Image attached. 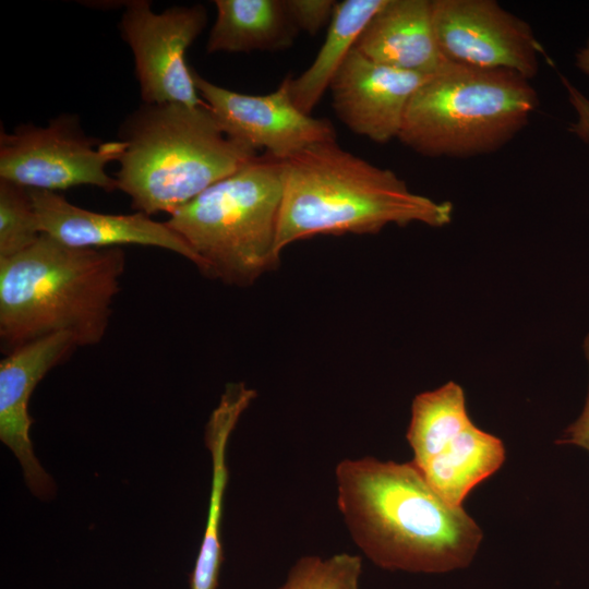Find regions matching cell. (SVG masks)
Masks as SVG:
<instances>
[{"label": "cell", "instance_id": "11", "mask_svg": "<svg viewBox=\"0 0 589 589\" xmlns=\"http://www.w3.org/2000/svg\"><path fill=\"white\" fill-rule=\"evenodd\" d=\"M200 97L224 131L254 149L285 160L311 146L337 142L333 123L297 108L288 75L266 95H248L221 87L192 70Z\"/></svg>", "mask_w": 589, "mask_h": 589}, {"label": "cell", "instance_id": "4", "mask_svg": "<svg viewBox=\"0 0 589 589\" xmlns=\"http://www.w3.org/2000/svg\"><path fill=\"white\" fill-rule=\"evenodd\" d=\"M122 128L118 190L148 216L172 214L257 156L224 131L206 104H143Z\"/></svg>", "mask_w": 589, "mask_h": 589}, {"label": "cell", "instance_id": "17", "mask_svg": "<svg viewBox=\"0 0 589 589\" xmlns=\"http://www.w3.org/2000/svg\"><path fill=\"white\" fill-rule=\"evenodd\" d=\"M206 51L250 52L289 48L299 32L284 0H215Z\"/></svg>", "mask_w": 589, "mask_h": 589}, {"label": "cell", "instance_id": "2", "mask_svg": "<svg viewBox=\"0 0 589 589\" xmlns=\"http://www.w3.org/2000/svg\"><path fill=\"white\" fill-rule=\"evenodd\" d=\"M277 251L317 235L377 233L388 225L444 227L453 204L412 192L390 169L337 142L311 146L285 160Z\"/></svg>", "mask_w": 589, "mask_h": 589}, {"label": "cell", "instance_id": "12", "mask_svg": "<svg viewBox=\"0 0 589 589\" xmlns=\"http://www.w3.org/2000/svg\"><path fill=\"white\" fill-rule=\"evenodd\" d=\"M76 348L71 335L59 333L16 348L0 362V440L17 458L28 489L39 498L52 496L55 483L34 454L28 405L37 384Z\"/></svg>", "mask_w": 589, "mask_h": 589}, {"label": "cell", "instance_id": "9", "mask_svg": "<svg viewBox=\"0 0 589 589\" xmlns=\"http://www.w3.org/2000/svg\"><path fill=\"white\" fill-rule=\"evenodd\" d=\"M206 22L207 12L202 4L176 5L155 12L145 0L127 3L120 31L133 55L144 104H205L184 56Z\"/></svg>", "mask_w": 589, "mask_h": 589}, {"label": "cell", "instance_id": "13", "mask_svg": "<svg viewBox=\"0 0 589 589\" xmlns=\"http://www.w3.org/2000/svg\"><path fill=\"white\" fill-rule=\"evenodd\" d=\"M430 76L375 63L353 48L329 85L332 105L351 132L385 144L398 137L412 95Z\"/></svg>", "mask_w": 589, "mask_h": 589}, {"label": "cell", "instance_id": "7", "mask_svg": "<svg viewBox=\"0 0 589 589\" xmlns=\"http://www.w3.org/2000/svg\"><path fill=\"white\" fill-rule=\"evenodd\" d=\"M407 440L412 464L449 505L462 507L469 492L504 462L503 442L470 419L464 389L455 382L417 395Z\"/></svg>", "mask_w": 589, "mask_h": 589}, {"label": "cell", "instance_id": "21", "mask_svg": "<svg viewBox=\"0 0 589 589\" xmlns=\"http://www.w3.org/2000/svg\"><path fill=\"white\" fill-rule=\"evenodd\" d=\"M284 3L297 28L309 35L329 24L337 4L334 0H284Z\"/></svg>", "mask_w": 589, "mask_h": 589}, {"label": "cell", "instance_id": "19", "mask_svg": "<svg viewBox=\"0 0 589 589\" xmlns=\"http://www.w3.org/2000/svg\"><path fill=\"white\" fill-rule=\"evenodd\" d=\"M40 235L29 190L0 179V260L28 249Z\"/></svg>", "mask_w": 589, "mask_h": 589}, {"label": "cell", "instance_id": "15", "mask_svg": "<svg viewBox=\"0 0 589 589\" xmlns=\"http://www.w3.org/2000/svg\"><path fill=\"white\" fill-rule=\"evenodd\" d=\"M354 49L375 63L422 75L448 63L436 40L432 0H387Z\"/></svg>", "mask_w": 589, "mask_h": 589}, {"label": "cell", "instance_id": "16", "mask_svg": "<svg viewBox=\"0 0 589 589\" xmlns=\"http://www.w3.org/2000/svg\"><path fill=\"white\" fill-rule=\"evenodd\" d=\"M255 395V392L248 388L244 383H229L205 428V445L212 456V485L206 527L190 577L191 589H216L218 584L219 569L224 561L219 532L228 481L227 445L237 422Z\"/></svg>", "mask_w": 589, "mask_h": 589}, {"label": "cell", "instance_id": "5", "mask_svg": "<svg viewBox=\"0 0 589 589\" xmlns=\"http://www.w3.org/2000/svg\"><path fill=\"white\" fill-rule=\"evenodd\" d=\"M281 160L256 156L170 214L166 224L194 251L205 275L247 287L275 268Z\"/></svg>", "mask_w": 589, "mask_h": 589}, {"label": "cell", "instance_id": "6", "mask_svg": "<svg viewBox=\"0 0 589 589\" xmlns=\"http://www.w3.org/2000/svg\"><path fill=\"white\" fill-rule=\"evenodd\" d=\"M529 81L508 70L448 62L412 95L397 139L428 157L492 153L536 110L539 99Z\"/></svg>", "mask_w": 589, "mask_h": 589}, {"label": "cell", "instance_id": "20", "mask_svg": "<svg viewBox=\"0 0 589 589\" xmlns=\"http://www.w3.org/2000/svg\"><path fill=\"white\" fill-rule=\"evenodd\" d=\"M361 572L359 555L303 556L291 567L279 589H360Z\"/></svg>", "mask_w": 589, "mask_h": 589}, {"label": "cell", "instance_id": "10", "mask_svg": "<svg viewBox=\"0 0 589 589\" xmlns=\"http://www.w3.org/2000/svg\"><path fill=\"white\" fill-rule=\"evenodd\" d=\"M436 40L452 63L503 69L531 80L542 48L531 26L494 0H432Z\"/></svg>", "mask_w": 589, "mask_h": 589}, {"label": "cell", "instance_id": "22", "mask_svg": "<svg viewBox=\"0 0 589 589\" xmlns=\"http://www.w3.org/2000/svg\"><path fill=\"white\" fill-rule=\"evenodd\" d=\"M561 80L567 92L568 101L577 116V120L570 124L569 130L589 143V98L565 76H561Z\"/></svg>", "mask_w": 589, "mask_h": 589}, {"label": "cell", "instance_id": "24", "mask_svg": "<svg viewBox=\"0 0 589 589\" xmlns=\"http://www.w3.org/2000/svg\"><path fill=\"white\" fill-rule=\"evenodd\" d=\"M576 67L589 75V38L584 47L576 52Z\"/></svg>", "mask_w": 589, "mask_h": 589}, {"label": "cell", "instance_id": "3", "mask_svg": "<svg viewBox=\"0 0 589 589\" xmlns=\"http://www.w3.org/2000/svg\"><path fill=\"white\" fill-rule=\"evenodd\" d=\"M125 269L120 248H75L41 233L0 260V340L7 353L53 334L77 347L99 344Z\"/></svg>", "mask_w": 589, "mask_h": 589}, {"label": "cell", "instance_id": "23", "mask_svg": "<svg viewBox=\"0 0 589 589\" xmlns=\"http://www.w3.org/2000/svg\"><path fill=\"white\" fill-rule=\"evenodd\" d=\"M584 352L589 365V334L584 339ZM558 443L577 445L589 452V388L580 416L565 430Z\"/></svg>", "mask_w": 589, "mask_h": 589}, {"label": "cell", "instance_id": "18", "mask_svg": "<svg viewBox=\"0 0 589 589\" xmlns=\"http://www.w3.org/2000/svg\"><path fill=\"white\" fill-rule=\"evenodd\" d=\"M387 0H344L337 2L325 40L311 65L290 80L291 98L302 112L311 115L348 53Z\"/></svg>", "mask_w": 589, "mask_h": 589}, {"label": "cell", "instance_id": "1", "mask_svg": "<svg viewBox=\"0 0 589 589\" xmlns=\"http://www.w3.org/2000/svg\"><path fill=\"white\" fill-rule=\"evenodd\" d=\"M337 506L353 542L381 568L442 574L467 567L482 531L447 504L410 462L344 459Z\"/></svg>", "mask_w": 589, "mask_h": 589}, {"label": "cell", "instance_id": "14", "mask_svg": "<svg viewBox=\"0 0 589 589\" xmlns=\"http://www.w3.org/2000/svg\"><path fill=\"white\" fill-rule=\"evenodd\" d=\"M40 232L75 248L155 247L192 262L200 261L190 245L167 224L144 213L104 214L70 203L57 192L29 190Z\"/></svg>", "mask_w": 589, "mask_h": 589}, {"label": "cell", "instance_id": "8", "mask_svg": "<svg viewBox=\"0 0 589 589\" xmlns=\"http://www.w3.org/2000/svg\"><path fill=\"white\" fill-rule=\"evenodd\" d=\"M123 140L97 142L74 115H60L47 125L22 124L0 134V179L28 190L56 192L93 185L118 189L107 165L121 158Z\"/></svg>", "mask_w": 589, "mask_h": 589}]
</instances>
